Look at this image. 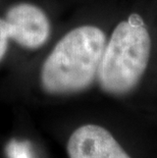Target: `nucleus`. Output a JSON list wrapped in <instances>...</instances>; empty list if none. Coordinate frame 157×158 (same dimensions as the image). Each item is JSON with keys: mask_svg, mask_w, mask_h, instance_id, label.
Wrapping results in <instances>:
<instances>
[{"mask_svg": "<svg viewBox=\"0 0 157 158\" xmlns=\"http://www.w3.org/2000/svg\"><path fill=\"white\" fill-rule=\"evenodd\" d=\"M106 38L94 26L68 32L43 63L41 85L49 94H72L86 90L94 82Z\"/></svg>", "mask_w": 157, "mask_h": 158, "instance_id": "nucleus-1", "label": "nucleus"}, {"mask_svg": "<svg viewBox=\"0 0 157 158\" xmlns=\"http://www.w3.org/2000/svg\"><path fill=\"white\" fill-rule=\"evenodd\" d=\"M151 40L139 15L116 26L101 57L97 77L103 91L123 95L138 85L147 69Z\"/></svg>", "mask_w": 157, "mask_h": 158, "instance_id": "nucleus-2", "label": "nucleus"}, {"mask_svg": "<svg viewBox=\"0 0 157 158\" xmlns=\"http://www.w3.org/2000/svg\"><path fill=\"white\" fill-rule=\"evenodd\" d=\"M9 38L27 49L40 48L50 35V23L44 11L30 3H19L6 12Z\"/></svg>", "mask_w": 157, "mask_h": 158, "instance_id": "nucleus-3", "label": "nucleus"}, {"mask_svg": "<svg viewBox=\"0 0 157 158\" xmlns=\"http://www.w3.org/2000/svg\"><path fill=\"white\" fill-rule=\"evenodd\" d=\"M69 158H131L113 136L97 124L76 129L68 142Z\"/></svg>", "mask_w": 157, "mask_h": 158, "instance_id": "nucleus-4", "label": "nucleus"}, {"mask_svg": "<svg viewBox=\"0 0 157 158\" xmlns=\"http://www.w3.org/2000/svg\"><path fill=\"white\" fill-rule=\"evenodd\" d=\"M8 158H33L29 143L13 140L6 148Z\"/></svg>", "mask_w": 157, "mask_h": 158, "instance_id": "nucleus-5", "label": "nucleus"}, {"mask_svg": "<svg viewBox=\"0 0 157 158\" xmlns=\"http://www.w3.org/2000/svg\"><path fill=\"white\" fill-rule=\"evenodd\" d=\"M8 27L6 23L5 19H0V61L4 57L6 51H7V46H8Z\"/></svg>", "mask_w": 157, "mask_h": 158, "instance_id": "nucleus-6", "label": "nucleus"}]
</instances>
